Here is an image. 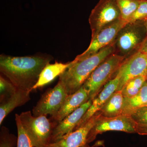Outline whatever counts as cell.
Wrapping results in <instances>:
<instances>
[{
	"label": "cell",
	"instance_id": "obj_1",
	"mask_svg": "<svg viewBox=\"0 0 147 147\" xmlns=\"http://www.w3.org/2000/svg\"><path fill=\"white\" fill-rule=\"evenodd\" d=\"M51 56L16 57L0 56V71L18 89L31 92L43 69L53 60Z\"/></svg>",
	"mask_w": 147,
	"mask_h": 147
},
{
	"label": "cell",
	"instance_id": "obj_2",
	"mask_svg": "<svg viewBox=\"0 0 147 147\" xmlns=\"http://www.w3.org/2000/svg\"><path fill=\"white\" fill-rule=\"evenodd\" d=\"M115 51V42L92 56L71 61L67 69L59 76V81L62 84L68 94L78 91L93 71Z\"/></svg>",
	"mask_w": 147,
	"mask_h": 147
},
{
	"label": "cell",
	"instance_id": "obj_3",
	"mask_svg": "<svg viewBox=\"0 0 147 147\" xmlns=\"http://www.w3.org/2000/svg\"><path fill=\"white\" fill-rule=\"evenodd\" d=\"M125 59L123 56L113 53L93 71L82 86L88 92L89 100H93L113 75L116 76Z\"/></svg>",
	"mask_w": 147,
	"mask_h": 147
},
{
	"label": "cell",
	"instance_id": "obj_4",
	"mask_svg": "<svg viewBox=\"0 0 147 147\" xmlns=\"http://www.w3.org/2000/svg\"><path fill=\"white\" fill-rule=\"evenodd\" d=\"M19 117L33 147H45L50 144L57 124L46 115L34 117L30 111L23 112Z\"/></svg>",
	"mask_w": 147,
	"mask_h": 147
},
{
	"label": "cell",
	"instance_id": "obj_5",
	"mask_svg": "<svg viewBox=\"0 0 147 147\" xmlns=\"http://www.w3.org/2000/svg\"><path fill=\"white\" fill-rule=\"evenodd\" d=\"M147 32L142 21L127 23L119 32L115 40V53L125 58L139 50Z\"/></svg>",
	"mask_w": 147,
	"mask_h": 147
},
{
	"label": "cell",
	"instance_id": "obj_6",
	"mask_svg": "<svg viewBox=\"0 0 147 147\" xmlns=\"http://www.w3.org/2000/svg\"><path fill=\"white\" fill-rule=\"evenodd\" d=\"M138 124L131 116L121 115L113 117L101 116L90 130L86 143L89 144L94 141L97 135L106 131H117L128 133H136Z\"/></svg>",
	"mask_w": 147,
	"mask_h": 147
},
{
	"label": "cell",
	"instance_id": "obj_7",
	"mask_svg": "<svg viewBox=\"0 0 147 147\" xmlns=\"http://www.w3.org/2000/svg\"><path fill=\"white\" fill-rule=\"evenodd\" d=\"M120 20V11L115 0H100L92 10L89 18L92 36L105 27Z\"/></svg>",
	"mask_w": 147,
	"mask_h": 147
},
{
	"label": "cell",
	"instance_id": "obj_8",
	"mask_svg": "<svg viewBox=\"0 0 147 147\" xmlns=\"http://www.w3.org/2000/svg\"><path fill=\"white\" fill-rule=\"evenodd\" d=\"M68 94L62 84L59 81L53 88L47 90L34 107L33 115L38 117L50 115H57Z\"/></svg>",
	"mask_w": 147,
	"mask_h": 147
},
{
	"label": "cell",
	"instance_id": "obj_9",
	"mask_svg": "<svg viewBox=\"0 0 147 147\" xmlns=\"http://www.w3.org/2000/svg\"><path fill=\"white\" fill-rule=\"evenodd\" d=\"M127 24L123 20H119L105 27L92 36L89 47L85 52L76 56L74 60L83 59L96 54L115 42L119 32Z\"/></svg>",
	"mask_w": 147,
	"mask_h": 147
},
{
	"label": "cell",
	"instance_id": "obj_10",
	"mask_svg": "<svg viewBox=\"0 0 147 147\" xmlns=\"http://www.w3.org/2000/svg\"><path fill=\"white\" fill-rule=\"evenodd\" d=\"M147 55L146 53L137 51L126 58L117 72L119 78L117 91H120L125 84L134 78L147 75Z\"/></svg>",
	"mask_w": 147,
	"mask_h": 147
},
{
	"label": "cell",
	"instance_id": "obj_11",
	"mask_svg": "<svg viewBox=\"0 0 147 147\" xmlns=\"http://www.w3.org/2000/svg\"><path fill=\"white\" fill-rule=\"evenodd\" d=\"M101 115L100 111L94 115L88 122L80 128L66 134L55 142L50 143L45 147H80L86 144L88 134Z\"/></svg>",
	"mask_w": 147,
	"mask_h": 147
},
{
	"label": "cell",
	"instance_id": "obj_12",
	"mask_svg": "<svg viewBox=\"0 0 147 147\" xmlns=\"http://www.w3.org/2000/svg\"><path fill=\"white\" fill-rule=\"evenodd\" d=\"M119 81V78L117 74L105 84L99 94L93 100L91 105L73 130L83 126L94 115L100 111L108 98L117 90Z\"/></svg>",
	"mask_w": 147,
	"mask_h": 147
},
{
	"label": "cell",
	"instance_id": "obj_13",
	"mask_svg": "<svg viewBox=\"0 0 147 147\" xmlns=\"http://www.w3.org/2000/svg\"><path fill=\"white\" fill-rule=\"evenodd\" d=\"M92 101L90 99L60 122L53 130L50 143L73 131L91 105Z\"/></svg>",
	"mask_w": 147,
	"mask_h": 147
},
{
	"label": "cell",
	"instance_id": "obj_14",
	"mask_svg": "<svg viewBox=\"0 0 147 147\" xmlns=\"http://www.w3.org/2000/svg\"><path fill=\"white\" fill-rule=\"evenodd\" d=\"M89 100L88 92L82 86L74 93L68 95L57 115L53 117H51L50 119L57 125L65 118Z\"/></svg>",
	"mask_w": 147,
	"mask_h": 147
},
{
	"label": "cell",
	"instance_id": "obj_15",
	"mask_svg": "<svg viewBox=\"0 0 147 147\" xmlns=\"http://www.w3.org/2000/svg\"><path fill=\"white\" fill-rule=\"evenodd\" d=\"M70 64L71 62L65 63L56 62L54 64H47L40 74L38 81L33 87L31 92L53 82L56 77L65 71Z\"/></svg>",
	"mask_w": 147,
	"mask_h": 147
},
{
	"label": "cell",
	"instance_id": "obj_16",
	"mask_svg": "<svg viewBox=\"0 0 147 147\" xmlns=\"http://www.w3.org/2000/svg\"><path fill=\"white\" fill-rule=\"evenodd\" d=\"M30 92L18 89L16 92L5 101L0 104V125L6 116L15 108L25 105L30 100Z\"/></svg>",
	"mask_w": 147,
	"mask_h": 147
},
{
	"label": "cell",
	"instance_id": "obj_17",
	"mask_svg": "<svg viewBox=\"0 0 147 147\" xmlns=\"http://www.w3.org/2000/svg\"><path fill=\"white\" fill-rule=\"evenodd\" d=\"M124 99L121 91L113 93L99 111L102 116L113 117L122 115Z\"/></svg>",
	"mask_w": 147,
	"mask_h": 147
},
{
	"label": "cell",
	"instance_id": "obj_18",
	"mask_svg": "<svg viewBox=\"0 0 147 147\" xmlns=\"http://www.w3.org/2000/svg\"><path fill=\"white\" fill-rule=\"evenodd\" d=\"M147 105V82L139 92L132 97L124 98L122 115H130L135 110Z\"/></svg>",
	"mask_w": 147,
	"mask_h": 147
},
{
	"label": "cell",
	"instance_id": "obj_19",
	"mask_svg": "<svg viewBox=\"0 0 147 147\" xmlns=\"http://www.w3.org/2000/svg\"><path fill=\"white\" fill-rule=\"evenodd\" d=\"M146 75H142L129 81L121 90L124 98L134 96L139 92L146 82Z\"/></svg>",
	"mask_w": 147,
	"mask_h": 147
},
{
	"label": "cell",
	"instance_id": "obj_20",
	"mask_svg": "<svg viewBox=\"0 0 147 147\" xmlns=\"http://www.w3.org/2000/svg\"><path fill=\"white\" fill-rule=\"evenodd\" d=\"M115 1L120 11L122 20L126 22L127 19L137 9L141 0Z\"/></svg>",
	"mask_w": 147,
	"mask_h": 147
},
{
	"label": "cell",
	"instance_id": "obj_21",
	"mask_svg": "<svg viewBox=\"0 0 147 147\" xmlns=\"http://www.w3.org/2000/svg\"><path fill=\"white\" fill-rule=\"evenodd\" d=\"M12 83L1 74L0 76V102L5 101L17 90Z\"/></svg>",
	"mask_w": 147,
	"mask_h": 147
},
{
	"label": "cell",
	"instance_id": "obj_22",
	"mask_svg": "<svg viewBox=\"0 0 147 147\" xmlns=\"http://www.w3.org/2000/svg\"><path fill=\"white\" fill-rule=\"evenodd\" d=\"M15 121L18 131L16 147H33L30 140L21 123L19 115L17 114L15 115Z\"/></svg>",
	"mask_w": 147,
	"mask_h": 147
},
{
	"label": "cell",
	"instance_id": "obj_23",
	"mask_svg": "<svg viewBox=\"0 0 147 147\" xmlns=\"http://www.w3.org/2000/svg\"><path fill=\"white\" fill-rule=\"evenodd\" d=\"M17 139L14 134H10L5 126L1 127L0 131V147H14L17 145Z\"/></svg>",
	"mask_w": 147,
	"mask_h": 147
},
{
	"label": "cell",
	"instance_id": "obj_24",
	"mask_svg": "<svg viewBox=\"0 0 147 147\" xmlns=\"http://www.w3.org/2000/svg\"><path fill=\"white\" fill-rule=\"evenodd\" d=\"M147 18V0H141L139 6L127 19V23L142 21Z\"/></svg>",
	"mask_w": 147,
	"mask_h": 147
},
{
	"label": "cell",
	"instance_id": "obj_25",
	"mask_svg": "<svg viewBox=\"0 0 147 147\" xmlns=\"http://www.w3.org/2000/svg\"><path fill=\"white\" fill-rule=\"evenodd\" d=\"M130 116L138 125H147V105L137 109Z\"/></svg>",
	"mask_w": 147,
	"mask_h": 147
},
{
	"label": "cell",
	"instance_id": "obj_26",
	"mask_svg": "<svg viewBox=\"0 0 147 147\" xmlns=\"http://www.w3.org/2000/svg\"><path fill=\"white\" fill-rule=\"evenodd\" d=\"M137 133H138L139 135H147V125L138 124Z\"/></svg>",
	"mask_w": 147,
	"mask_h": 147
},
{
	"label": "cell",
	"instance_id": "obj_27",
	"mask_svg": "<svg viewBox=\"0 0 147 147\" xmlns=\"http://www.w3.org/2000/svg\"><path fill=\"white\" fill-rule=\"evenodd\" d=\"M138 51L146 53L147 52V35L140 45Z\"/></svg>",
	"mask_w": 147,
	"mask_h": 147
},
{
	"label": "cell",
	"instance_id": "obj_28",
	"mask_svg": "<svg viewBox=\"0 0 147 147\" xmlns=\"http://www.w3.org/2000/svg\"><path fill=\"white\" fill-rule=\"evenodd\" d=\"M97 146V144H95L94 145L92 146H90L89 145V144H85L83 145V146H82L80 147H94L95 146Z\"/></svg>",
	"mask_w": 147,
	"mask_h": 147
},
{
	"label": "cell",
	"instance_id": "obj_29",
	"mask_svg": "<svg viewBox=\"0 0 147 147\" xmlns=\"http://www.w3.org/2000/svg\"><path fill=\"white\" fill-rule=\"evenodd\" d=\"M142 22H143V24H144V26L145 28H146V31L147 33V18H146L144 21H142Z\"/></svg>",
	"mask_w": 147,
	"mask_h": 147
},
{
	"label": "cell",
	"instance_id": "obj_30",
	"mask_svg": "<svg viewBox=\"0 0 147 147\" xmlns=\"http://www.w3.org/2000/svg\"><path fill=\"white\" fill-rule=\"evenodd\" d=\"M146 76H147L146 82H147V74Z\"/></svg>",
	"mask_w": 147,
	"mask_h": 147
},
{
	"label": "cell",
	"instance_id": "obj_31",
	"mask_svg": "<svg viewBox=\"0 0 147 147\" xmlns=\"http://www.w3.org/2000/svg\"><path fill=\"white\" fill-rule=\"evenodd\" d=\"M146 53V55H147V52H146V53Z\"/></svg>",
	"mask_w": 147,
	"mask_h": 147
},
{
	"label": "cell",
	"instance_id": "obj_32",
	"mask_svg": "<svg viewBox=\"0 0 147 147\" xmlns=\"http://www.w3.org/2000/svg\"><path fill=\"white\" fill-rule=\"evenodd\" d=\"M147 105H146V106H147Z\"/></svg>",
	"mask_w": 147,
	"mask_h": 147
},
{
	"label": "cell",
	"instance_id": "obj_33",
	"mask_svg": "<svg viewBox=\"0 0 147 147\" xmlns=\"http://www.w3.org/2000/svg\"></svg>",
	"mask_w": 147,
	"mask_h": 147
}]
</instances>
